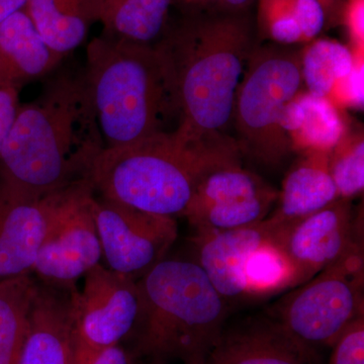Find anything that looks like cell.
I'll use <instances>...</instances> for the list:
<instances>
[{
	"label": "cell",
	"instance_id": "e0dca14e",
	"mask_svg": "<svg viewBox=\"0 0 364 364\" xmlns=\"http://www.w3.org/2000/svg\"><path fill=\"white\" fill-rule=\"evenodd\" d=\"M64 59L43 40L26 9L0 23V87L20 90L50 75Z\"/></svg>",
	"mask_w": 364,
	"mask_h": 364
},
{
	"label": "cell",
	"instance_id": "603a6c76",
	"mask_svg": "<svg viewBox=\"0 0 364 364\" xmlns=\"http://www.w3.org/2000/svg\"><path fill=\"white\" fill-rule=\"evenodd\" d=\"M37 287L31 273L0 280V364H18Z\"/></svg>",
	"mask_w": 364,
	"mask_h": 364
},
{
	"label": "cell",
	"instance_id": "d6a6232c",
	"mask_svg": "<svg viewBox=\"0 0 364 364\" xmlns=\"http://www.w3.org/2000/svg\"><path fill=\"white\" fill-rule=\"evenodd\" d=\"M213 2L214 0H174V9L181 14L205 11Z\"/></svg>",
	"mask_w": 364,
	"mask_h": 364
},
{
	"label": "cell",
	"instance_id": "30bf717a",
	"mask_svg": "<svg viewBox=\"0 0 364 364\" xmlns=\"http://www.w3.org/2000/svg\"><path fill=\"white\" fill-rule=\"evenodd\" d=\"M93 215L107 267L136 280L165 259L178 236L176 218L97 195Z\"/></svg>",
	"mask_w": 364,
	"mask_h": 364
},
{
	"label": "cell",
	"instance_id": "1f68e13d",
	"mask_svg": "<svg viewBox=\"0 0 364 364\" xmlns=\"http://www.w3.org/2000/svg\"><path fill=\"white\" fill-rule=\"evenodd\" d=\"M324 9L326 26H337L341 23L342 14L347 0H317Z\"/></svg>",
	"mask_w": 364,
	"mask_h": 364
},
{
	"label": "cell",
	"instance_id": "4fadbf2b",
	"mask_svg": "<svg viewBox=\"0 0 364 364\" xmlns=\"http://www.w3.org/2000/svg\"><path fill=\"white\" fill-rule=\"evenodd\" d=\"M275 232L277 227L268 219L240 229L196 232L193 260L227 304L248 299L244 268L249 255Z\"/></svg>",
	"mask_w": 364,
	"mask_h": 364
},
{
	"label": "cell",
	"instance_id": "7c38bea8",
	"mask_svg": "<svg viewBox=\"0 0 364 364\" xmlns=\"http://www.w3.org/2000/svg\"><path fill=\"white\" fill-rule=\"evenodd\" d=\"M361 239L360 218L354 214L351 200L338 198L315 214L277 228L272 242L291 268V289L363 244Z\"/></svg>",
	"mask_w": 364,
	"mask_h": 364
},
{
	"label": "cell",
	"instance_id": "ac0fdd59",
	"mask_svg": "<svg viewBox=\"0 0 364 364\" xmlns=\"http://www.w3.org/2000/svg\"><path fill=\"white\" fill-rule=\"evenodd\" d=\"M330 152H308L287 172L274 210L267 219L277 228L315 214L340 198L331 176Z\"/></svg>",
	"mask_w": 364,
	"mask_h": 364
},
{
	"label": "cell",
	"instance_id": "8fae6325",
	"mask_svg": "<svg viewBox=\"0 0 364 364\" xmlns=\"http://www.w3.org/2000/svg\"><path fill=\"white\" fill-rule=\"evenodd\" d=\"M277 198L264 179L233 163L203 177L182 215L195 232L240 229L264 221Z\"/></svg>",
	"mask_w": 364,
	"mask_h": 364
},
{
	"label": "cell",
	"instance_id": "ffe728a7",
	"mask_svg": "<svg viewBox=\"0 0 364 364\" xmlns=\"http://www.w3.org/2000/svg\"><path fill=\"white\" fill-rule=\"evenodd\" d=\"M100 0H28L26 11L48 46L66 58L98 23Z\"/></svg>",
	"mask_w": 364,
	"mask_h": 364
},
{
	"label": "cell",
	"instance_id": "7402d4cb",
	"mask_svg": "<svg viewBox=\"0 0 364 364\" xmlns=\"http://www.w3.org/2000/svg\"><path fill=\"white\" fill-rule=\"evenodd\" d=\"M255 26L258 39L305 45L324 30L326 16L317 0H257Z\"/></svg>",
	"mask_w": 364,
	"mask_h": 364
},
{
	"label": "cell",
	"instance_id": "5b68a950",
	"mask_svg": "<svg viewBox=\"0 0 364 364\" xmlns=\"http://www.w3.org/2000/svg\"><path fill=\"white\" fill-rule=\"evenodd\" d=\"M105 148L130 145L154 135L174 112L154 45L102 35L86 48L82 71Z\"/></svg>",
	"mask_w": 364,
	"mask_h": 364
},
{
	"label": "cell",
	"instance_id": "cb8c5ba5",
	"mask_svg": "<svg viewBox=\"0 0 364 364\" xmlns=\"http://www.w3.org/2000/svg\"><path fill=\"white\" fill-rule=\"evenodd\" d=\"M301 63L305 90L328 100L336 83L350 73L355 58L348 46L317 38L301 48Z\"/></svg>",
	"mask_w": 364,
	"mask_h": 364
},
{
	"label": "cell",
	"instance_id": "277c9868",
	"mask_svg": "<svg viewBox=\"0 0 364 364\" xmlns=\"http://www.w3.org/2000/svg\"><path fill=\"white\" fill-rule=\"evenodd\" d=\"M135 358L205 364L226 325L228 304L195 260L163 259L138 279Z\"/></svg>",
	"mask_w": 364,
	"mask_h": 364
},
{
	"label": "cell",
	"instance_id": "44dd1931",
	"mask_svg": "<svg viewBox=\"0 0 364 364\" xmlns=\"http://www.w3.org/2000/svg\"><path fill=\"white\" fill-rule=\"evenodd\" d=\"M174 0H100L102 35L153 46L161 39L172 18Z\"/></svg>",
	"mask_w": 364,
	"mask_h": 364
},
{
	"label": "cell",
	"instance_id": "f546056e",
	"mask_svg": "<svg viewBox=\"0 0 364 364\" xmlns=\"http://www.w3.org/2000/svg\"><path fill=\"white\" fill-rule=\"evenodd\" d=\"M18 93L20 90L14 87H0V151L20 105Z\"/></svg>",
	"mask_w": 364,
	"mask_h": 364
},
{
	"label": "cell",
	"instance_id": "5bb4252c",
	"mask_svg": "<svg viewBox=\"0 0 364 364\" xmlns=\"http://www.w3.org/2000/svg\"><path fill=\"white\" fill-rule=\"evenodd\" d=\"M48 223L45 196L26 195L0 176V280L32 272Z\"/></svg>",
	"mask_w": 364,
	"mask_h": 364
},
{
	"label": "cell",
	"instance_id": "d4e9b609",
	"mask_svg": "<svg viewBox=\"0 0 364 364\" xmlns=\"http://www.w3.org/2000/svg\"><path fill=\"white\" fill-rule=\"evenodd\" d=\"M291 272L284 254L272 238L249 255L244 279L248 298H261L289 291Z\"/></svg>",
	"mask_w": 364,
	"mask_h": 364
},
{
	"label": "cell",
	"instance_id": "9a60e30c",
	"mask_svg": "<svg viewBox=\"0 0 364 364\" xmlns=\"http://www.w3.org/2000/svg\"><path fill=\"white\" fill-rule=\"evenodd\" d=\"M205 364H317L316 352L299 344L270 316L225 325Z\"/></svg>",
	"mask_w": 364,
	"mask_h": 364
},
{
	"label": "cell",
	"instance_id": "8992f818",
	"mask_svg": "<svg viewBox=\"0 0 364 364\" xmlns=\"http://www.w3.org/2000/svg\"><path fill=\"white\" fill-rule=\"evenodd\" d=\"M246 64L232 116L238 133L236 142L242 155L277 167L293 152L282 119L287 105L305 90L301 49L256 43Z\"/></svg>",
	"mask_w": 364,
	"mask_h": 364
},
{
	"label": "cell",
	"instance_id": "7a4b0ae2",
	"mask_svg": "<svg viewBox=\"0 0 364 364\" xmlns=\"http://www.w3.org/2000/svg\"><path fill=\"white\" fill-rule=\"evenodd\" d=\"M105 145L82 72L62 71L18 105L0 151V176L33 198L85 177Z\"/></svg>",
	"mask_w": 364,
	"mask_h": 364
},
{
	"label": "cell",
	"instance_id": "52a82bcc",
	"mask_svg": "<svg viewBox=\"0 0 364 364\" xmlns=\"http://www.w3.org/2000/svg\"><path fill=\"white\" fill-rule=\"evenodd\" d=\"M363 269V244H359L313 279L289 289L267 315L310 350L331 348L364 316Z\"/></svg>",
	"mask_w": 364,
	"mask_h": 364
},
{
	"label": "cell",
	"instance_id": "6da1fadb",
	"mask_svg": "<svg viewBox=\"0 0 364 364\" xmlns=\"http://www.w3.org/2000/svg\"><path fill=\"white\" fill-rule=\"evenodd\" d=\"M255 18L196 11L172 16L154 45L178 126L196 136L223 134L232 121L244 66L256 45Z\"/></svg>",
	"mask_w": 364,
	"mask_h": 364
},
{
	"label": "cell",
	"instance_id": "9c48e42d",
	"mask_svg": "<svg viewBox=\"0 0 364 364\" xmlns=\"http://www.w3.org/2000/svg\"><path fill=\"white\" fill-rule=\"evenodd\" d=\"M74 359L85 360L134 332L141 313L138 280L98 264L71 291Z\"/></svg>",
	"mask_w": 364,
	"mask_h": 364
},
{
	"label": "cell",
	"instance_id": "4316f807",
	"mask_svg": "<svg viewBox=\"0 0 364 364\" xmlns=\"http://www.w3.org/2000/svg\"><path fill=\"white\" fill-rule=\"evenodd\" d=\"M354 58L355 65L350 73L336 83L328 97L341 111L363 107L364 57L354 56Z\"/></svg>",
	"mask_w": 364,
	"mask_h": 364
},
{
	"label": "cell",
	"instance_id": "2e32d148",
	"mask_svg": "<svg viewBox=\"0 0 364 364\" xmlns=\"http://www.w3.org/2000/svg\"><path fill=\"white\" fill-rule=\"evenodd\" d=\"M72 289L38 284L18 364H73Z\"/></svg>",
	"mask_w": 364,
	"mask_h": 364
},
{
	"label": "cell",
	"instance_id": "f1b7e54d",
	"mask_svg": "<svg viewBox=\"0 0 364 364\" xmlns=\"http://www.w3.org/2000/svg\"><path fill=\"white\" fill-rule=\"evenodd\" d=\"M354 56L364 57V0H347L342 14Z\"/></svg>",
	"mask_w": 364,
	"mask_h": 364
},
{
	"label": "cell",
	"instance_id": "4dcf8cb0",
	"mask_svg": "<svg viewBox=\"0 0 364 364\" xmlns=\"http://www.w3.org/2000/svg\"><path fill=\"white\" fill-rule=\"evenodd\" d=\"M132 356L119 345L109 347L95 355L73 364H132Z\"/></svg>",
	"mask_w": 364,
	"mask_h": 364
},
{
	"label": "cell",
	"instance_id": "484cf974",
	"mask_svg": "<svg viewBox=\"0 0 364 364\" xmlns=\"http://www.w3.org/2000/svg\"><path fill=\"white\" fill-rule=\"evenodd\" d=\"M330 172L340 198L353 200L364 189V138L363 130L350 124L330 152Z\"/></svg>",
	"mask_w": 364,
	"mask_h": 364
},
{
	"label": "cell",
	"instance_id": "d6986e66",
	"mask_svg": "<svg viewBox=\"0 0 364 364\" xmlns=\"http://www.w3.org/2000/svg\"><path fill=\"white\" fill-rule=\"evenodd\" d=\"M282 124L291 151L299 154L331 152L349 126L343 111L306 90L287 105Z\"/></svg>",
	"mask_w": 364,
	"mask_h": 364
},
{
	"label": "cell",
	"instance_id": "3957f363",
	"mask_svg": "<svg viewBox=\"0 0 364 364\" xmlns=\"http://www.w3.org/2000/svg\"><path fill=\"white\" fill-rule=\"evenodd\" d=\"M241 157L235 139L196 136L178 126L123 147L104 148L85 177L98 196L176 218L183 214L203 177Z\"/></svg>",
	"mask_w": 364,
	"mask_h": 364
},
{
	"label": "cell",
	"instance_id": "83f0119b",
	"mask_svg": "<svg viewBox=\"0 0 364 364\" xmlns=\"http://www.w3.org/2000/svg\"><path fill=\"white\" fill-rule=\"evenodd\" d=\"M329 364H364V316L353 321L332 345Z\"/></svg>",
	"mask_w": 364,
	"mask_h": 364
},
{
	"label": "cell",
	"instance_id": "836d02e7",
	"mask_svg": "<svg viewBox=\"0 0 364 364\" xmlns=\"http://www.w3.org/2000/svg\"><path fill=\"white\" fill-rule=\"evenodd\" d=\"M28 0H0V23L26 9Z\"/></svg>",
	"mask_w": 364,
	"mask_h": 364
},
{
	"label": "cell",
	"instance_id": "ba28073f",
	"mask_svg": "<svg viewBox=\"0 0 364 364\" xmlns=\"http://www.w3.org/2000/svg\"><path fill=\"white\" fill-rule=\"evenodd\" d=\"M95 193L80 177L46 196L49 223L32 272L46 284L74 289L102 258L93 200Z\"/></svg>",
	"mask_w": 364,
	"mask_h": 364
}]
</instances>
